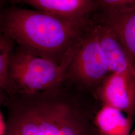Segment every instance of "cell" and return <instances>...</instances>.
I'll return each mask as SVG.
<instances>
[{"label":"cell","mask_w":135,"mask_h":135,"mask_svg":"<svg viewBox=\"0 0 135 135\" xmlns=\"http://www.w3.org/2000/svg\"><path fill=\"white\" fill-rule=\"evenodd\" d=\"M0 103L5 135H100L95 118L101 104L64 83L43 91L0 93Z\"/></svg>","instance_id":"1"},{"label":"cell","mask_w":135,"mask_h":135,"mask_svg":"<svg viewBox=\"0 0 135 135\" xmlns=\"http://www.w3.org/2000/svg\"><path fill=\"white\" fill-rule=\"evenodd\" d=\"M94 24L62 19L13 5L1 12L0 31L19 48L59 65L70 64L82 40Z\"/></svg>","instance_id":"2"},{"label":"cell","mask_w":135,"mask_h":135,"mask_svg":"<svg viewBox=\"0 0 135 135\" xmlns=\"http://www.w3.org/2000/svg\"><path fill=\"white\" fill-rule=\"evenodd\" d=\"M111 73L94 22L68 67L63 83L95 97L98 89Z\"/></svg>","instance_id":"3"},{"label":"cell","mask_w":135,"mask_h":135,"mask_svg":"<svg viewBox=\"0 0 135 135\" xmlns=\"http://www.w3.org/2000/svg\"><path fill=\"white\" fill-rule=\"evenodd\" d=\"M69 64L59 65L17 47L12 55L9 78L13 93L48 90L63 83Z\"/></svg>","instance_id":"4"},{"label":"cell","mask_w":135,"mask_h":135,"mask_svg":"<svg viewBox=\"0 0 135 135\" xmlns=\"http://www.w3.org/2000/svg\"><path fill=\"white\" fill-rule=\"evenodd\" d=\"M95 98L103 105L123 112L135 119V72L111 73L97 91Z\"/></svg>","instance_id":"5"},{"label":"cell","mask_w":135,"mask_h":135,"mask_svg":"<svg viewBox=\"0 0 135 135\" xmlns=\"http://www.w3.org/2000/svg\"><path fill=\"white\" fill-rule=\"evenodd\" d=\"M12 5H25L74 23L88 24L100 10L97 0H10Z\"/></svg>","instance_id":"6"},{"label":"cell","mask_w":135,"mask_h":135,"mask_svg":"<svg viewBox=\"0 0 135 135\" xmlns=\"http://www.w3.org/2000/svg\"><path fill=\"white\" fill-rule=\"evenodd\" d=\"M94 20L109 28L135 65V8L111 12H98Z\"/></svg>","instance_id":"7"},{"label":"cell","mask_w":135,"mask_h":135,"mask_svg":"<svg viewBox=\"0 0 135 135\" xmlns=\"http://www.w3.org/2000/svg\"><path fill=\"white\" fill-rule=\"evenodd\" d=\"M99 43L111 73L135 72V65L112 31L95 22Z\"/></svg>","instance_id":"8"},{"label":"cell","mask_w":135,"mask_h":135,"mask_svg":"<svg viewBox=\"0 0 135 135\" xmlns=\"http://www.w3.org/2000/svg\"><path fill=\"white\" fill-rule=\"evenodd\" d=\"M95 123L100 135H130L133 122L122 111L102 105Z\"/></svg>","instance_id":"9"},{"label":"cell","mask_w":135,"mask_h":135,"mask_svg":"<svg viewBox=\"0 0 135 135\" xmlns=\"http://www.w3.org/2000/svg\"><path fill=\"white\" fill-rule=\"evenodd\" d=\"M16 47L14 41L9 36L0 34V92L13 93L9 78V68L12 55Z\"/></svg>","instance_id":"10"},{"label":"cell","mask_w":135,"mask_h":135,"mask_svg":"<svg viewBox=\"0 0 135 135\" xmlns=\"http://www.w3.org/2000/svg\"><path fill=\"white\" fill-rule=\"evenodd\" d=\"M99 12H111L135 8V0H97Z\"/></svg>","instance_id":"11"},{"label":"cell","mask_w":135,"mask_h":135,"mask_svg":"<svg viewBox=\"0 0 135 135\" xmlns=\"http://www.w3.org/2000/svg\"><path fill=\"white\" fill-rule=\"evenodd\" d=\"M7 129L5 112L2 108L0 109V135H5Z\"/></svg>","instance_id":"12"},{"label":"cell","mask_w":135,"mask_h":135,"mask_svg":"<svg viewBox=\"0 0 135 135\" xmlns=\"http://www.w3.org/2000/svg\"><path fill=\"white\" fill-rule=\"evenodd\" d=\"M10 0H0L1 9H2V11L4 10L6 6H7L8 3H10Z\"/></svg>","instance_id":"13"},{"label":"cell","mask_w":135,"mask_h":135,"mask_svg":"<svg viewBox=\"0 0 135 135\" xmlns=\"http://www.w3.org/2000/svg\"><path fill=\"white\" fill-rule=\"evenodd\" d=\"M130 135H135V128L134 130L132 131V132H131Z\"/></svg>","instance_id":"14"}]
</instances>
